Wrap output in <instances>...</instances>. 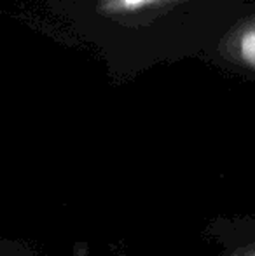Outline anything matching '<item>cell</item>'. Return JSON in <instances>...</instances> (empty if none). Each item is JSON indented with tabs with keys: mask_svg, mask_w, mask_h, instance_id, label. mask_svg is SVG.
Instances as JSON below:
<instances>
[{
	"mask_svg": "<svg viewBox=\"0 0 255 256\" xmlns=\"http://www.w3.org/2000/svg\"><path fill=\"white\" fill-rule=\"evenodd\" d=\"M217 56L255 82V2H246L224 28L217 44Z\"/></svg>",
	"mask_w": 255,
	"mask_h": 256,
	"instance_id": "1",
	"label": "cell"
},
{
	"mask_svg": "<svg viewBox=\"0 0 255 256\" xmlns=\"http://www.w3.org/2000/svg\"><path fill=\"white\" fill-rule=\"evenodd\" d=\"M225 256H255V218H241L225 230Z\"/></svg>",
	"mask_w": 255,
	"mask_h": 256,
	"instance_id": "2",
	"label": "cell"
}]
</instances>
